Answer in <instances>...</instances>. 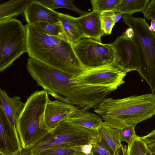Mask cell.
Instances as JSON below:
<instances>
[{
    "mask_svg": "<svg viewBox=\"0 0 155 155\" xmlns=\"http://www.w3.org/2000/svg\"><path fill=\"white\" fill-rule=\"evenodd\" d=\"M150 2L149 0H120L113 12L124 15L142 12Z\"/></svg>",
    "mask_w": 155,
    "mask_h": 155,
    "instance_id": "obj_18",
    "label": "cell"
},
{
    "mask_svg": "<svg viewBox=\"0 0 155 155\" xmlns=\"http://www.w3.org/2000/svg\"><path fill=\"white\" fill-rule=\"evenodd\" d=\"M22 149L16 126L9 120L0 105V152L17 155Z\"/></svg>",
    "mask_w": 155,
    "mask_h": 155,
    "instance_id": "obj_10",
    "label": "cell"
},
{
    "mask_svg": "<svg viewBox=\"0 0 155 155\" xmlns=\"http://www.w3.org/2000/svg\"><path fill=\"white\" fill-rule=\"evenodd\" d=\"M0 106L11 122L16 126L17 121L19 115L23 109L25 103L21 100V97L15 96L9 97L6 91L0 90Z\"/></svg>",
    "mask_w": 155,
    "mask_h": 155,
    "instance_id": "obj_14",
    "label": "cell"
},
{
    "mask_svg": "<svg viewBox=\"0 0 155 155\" xmlns=\"http://www.w3.org/2000/svg\"><path fill=\"white\" fill-rule=\"evenodd\" d=\"M49 99L48 94L44 90L36 91L27 97L16 123L22 149L32 145L50 131L44 118Z\"/></svg>",
    "mask_w": 155,
    "mask_h": 155,
    "instance_id": "obj_3",
    "label": "cell"
},
{
    "mask_svg": "<svg viewBox=\"0 0 155 155\" xmlns=\"http://www.w3.org/2000/svg\"><path fill=\"white\" fill-rule=\"evenodd\" d=\"M31 25L48 35L58 37L69 42L61 23L54 24L48 22H38Z\"/></svg>",
    "mask_w": 155,
    "mask_h": 155,
    "instance_id": "obj_20",
    "label": "cell"
},
{
    "mask_svg": "<svg viewBox=\"0 0 155 155\" xmlns=\"http://www.w3.org/2000/svg\"><path fill=\"white\" fill-rule=\"evenodd\" d=\"M147 155H155V154L149 150L147 152Z\"/></svg>",
    "mask_w": 155,
    "mask_h": 155,
    "instance_id": "obj_35",
    "label": "cell"
},
{
    "mask_svg": "<svg viewBox=\"0 0 155 155\" xmlns=\"http://www.w3.org/2000/svg\"><path fill=\"white\" fill-rule=\"evenodd\" d=\"M27 53L30 58L61 71L75 78L86 69L68 41L49 36L32 25H25Z\"/></svg>",
    "mask_w": 155,
    "mask_h": 155,
    "instance_id": "obj_1",
    "label": "cell"
},
{
    "mask_svg": "<svg viewBox=\"0 0 155 155\" xmlns=\"http://www.w3.org/2000/svg\"><path fill=\"white\" fill-rule=\"evenodd\" d=\"M92 155H114L111 149L101 137L98 136L93 144Z\"/></svg>",
    "mask_w": 155,
    "mask_h": 155,
    "instance_id": "obj_25",
    "label": "cell"
},
{
    "mask_svg": "<svg viewBox=\"0 0 155 155\" xmlns=\"http://www.w3.org/2000/svg\"><path fill=\"white\" fill-rule=\"evenodd\" d=\"M77 107L58 100L49 99L46 106L44 118L48 129L50 131L59 124L67 120L78 110Z\"/></svg>",
    "mask_w": 155,
    "mask_h": 155,
    "instance_id": "obj_12",
    "label": "cell"
},
{
    "mask_svg": "<svg viewBox=\"0 0 155 155\" xmlns=\"http://www.w3.org/2000/svg\"><path fill=\"white\" fill-rule=\"evenodd\" d=\"M142 13L145 19L155 20V0H151Z\"/></svg>",
    "mask_w": 155,
    "mask_h": 155,
    "instance_id": "obj_27",
    "label": "cell"
},
{
    "mask_svg": "<svg viewBox=\"0 0 155 155\" xmlns=\"http://www.w3.org/2000/svg\"><path fill=\"white\" fill-rule=\"evenodd\" d=\"M97 130L87 129L66 120L17 155H34L46 149L59 146L73 147L93 144Z\"/></svg>",
    "mask_w": 155,
    "mask_h": 155,
    "instance_id": "obj_4",
    "label": "cell"
},
{
    "mask_svg": "<svg viewBox=\"0 0 155 155\" xmlns=\"http://www.w3.org/2000/svg\"><path fill=\"white\" fill-rule=\"evenodd\" d=\"M122 16V14L120 13H117L116 14H115L114 18L115 24L118 21L121 19Z\"/></svg>",
    "mask_w": 155,
    "mask_h": 155,
    "instance_id": "obj_31",
    "label": "cell"
},
{
    "mask_svg": "<svg viewBox=\"0 0 155 155\" xmlns=\"http://www.w3.org/2000/svg\"><path fill=\"white\" fill-rule=\"evenodd\" d=\"M127 147L126 146L124 145L120 152L116 155H127Z\"/></svg>",
    "mask_w": 155,
    "mask_h": 155,
    "instance_id": "obj_33",
    "label": "cell"
},
{
    "mask_svg": "<svg viewBox=\"0 0 155 155\" xmlns=\"http://www.w3.org/2000/svg\"><path fill=\"white\" fill-rule=\"evenodd\" d=\"M115 13L112 11L102 12L100 15L101 29L105 34L110 35L115 24L114 18Z\"/></svg>",
    "mask_w": 155,
    "mask_h": 155,
    "instance_id": "obj_24",
    "label": "cell"
},
{
    "mask_svg": "<svg viewBox=\"0 0 155 155\" xmlns=\"http://www.w3.org/2000/svg\"><path fill=\"white\" fill-rule=\"evenodd\" d=\"M94 111L105 123L118 130L128 126L135 127L155 114V94L106 98L94 108Z\"/></svg>",
    "mask_w": 155,
    "mask_h": 155,
    "instance_id": "obj_2",
    "label": "cell"
},
{
    "mask_svg": "<svg viewBox=\"0 0 155 155\" xmlns=\"http://www.w3.org/2000/svg\"><path fill=\"white\" fill-rule=\"evenodd\" d=\"M126 74L114 61L105 65L88 68L76 78L75 81L85 84L110 87L115 90L124 84Z\"/></svg>",
    "mask_w": 155,
    "mask_h": 155,
    "instance_id": "obj_8",
    "label": "cell"
},
{
    "mask_svg": "<svg viewBox=\"0 0 155 155\" xmlns=\"http://www.w3.org/2000/svg\"><path fill=\"white\" fill-rule=\"evenodd\" d=\"M98 135L102 138L110 147L115 155L120 152L124 145L122 143L119 130L104 122L97 130Z\"/></svg>",
    "mask_w": 155,
    "mask_h": 155,
    "instance_id": "obj_16",
    "label": "cell"
},
{
    "mask_svg": "<svg viewBox=\"0 0 155 155\" xmlns=\"http://www.w3.org/2000/svg\"><path fill=\"white\" fill-rule=\"evenodd\" d=\"M123 21L134 33L132 41L137 51L140 66L137 71L149 84L152 93L155 92V33L149 28L144 18L124 15Z\"/></svg>",
    "mask_w": 155,
    "mask_h": 155,
    "instance_id": "obj_5",
    "label": "cell"
},
{
    "mask_svg": "<svg viewBox=\"0 0 155 155\" xmlns=\"http://www.w3.org/2000/svg\"><path fill=\"white\" fill-rule=\"evenodd\" d=\"M0 155H5L3 153L0 152Z\"/></svg>",
    "mask_w": 155,
    "mask_h": 155,
    "instance_id": "obj_36",
    "label": "cell"
},
{
    "mask_svg": "<svg viewBox=\"0 0 155 155\" xmlns=\"http://www.w3.org/2000/svg\"><path fill=\"white\" fill-rule=\"evenodd\" d=\"M135 128L132 126H127L120 130L121 140L129 144L137 135L135 131Z\"/></svg>",
    "mask_w": 155,
    "mask_h": 155,
    "instance_id": "obj_26",
    "label": "cell"
},
{
    "mask_svg": "<svg viewBox=\"0 0 155 155\" xmlns=\"http://www.w3.org/2000/svg\"><path fill=\"white\" fill-rule=\"evenodd\" d=\"M120 0H91L93 11L102 13L114 10Z\"/></svg>",
    "mask_w": 155,
    "mask_h": 155,
    "instance_id": "obj_23",
    "label": "cell"
},
{
    "mask_svg": "<svg viewBox=\"0 0 155 155\" xmlns=\"http://www.w3.org/2000/svg\"><path fill=\"white\" fill-rule=\"evenodd\" d=\"M101 13L92 11L78 17L68 15L71 21L84 37L101 42L104 34L101 29L100 21Z\"/></svg>",
    "mask_w": 155,
    "mask_h": 155,
    "instance_id": "obj_11",
    "label": "cell"
},
{
    "mask_svg": "<svg viewBox=\"0 0 155 155\" xmlns=\"http://www.w3.org/2000/svg\"><path fill=\"white\" fill-rule=\"evenodd\" d=\"M59 13L48 8L38 0H33L24 13L27 24L30 25L38 22L60 24Z\"/></svg>",
    "mask_w": 155,
    "mask_h": 155,
    "instance_id": "obj_13",
    "label": "cell"
},
{
    "mask_svg": "<svg viewBox=\"0 0 155 155\" xmlns=\"http://www.w3.org/2000/svg\"><path fill=\"white\" fill-rule=\"evenodd\" d=\"M87 155L85 154H80V155ZM90 155H92V154Z\"/></svg>",
    "mask_w": 155,
    "mask_h": 155,
    "instance_id": "obj_37",
    "label": "cell"
},
{
    "mask_svg": "<svg viewBox=\"0 0 155 155\" xmlns=\"http://www.w3.org/2000/svg\"><path fill=\"white\" fill-rule=\"evenodd\" d=\"M77 57L85 68L102 66L112 62L114 51L111 44L84 37L71 44Z\"/></svg>",
    "mask_w": 155,
    "mask_h": 155,
    "instance_id": "obj_7",
    "label": "cell"
},
{
    "mask_svg": "<svg viewBox=\"0 0 155 155\" xmlns=\"http://www.w3.org/2000/svg\"><path fill=\"white\" fill-rule=\"evenodd\" d=\"M151 25L150 26L149 28L151 31L155 32V20L151 19Z\"/></svg>",
    "mask_w": 155,
    "mask_h": 155,
    "instance_id": "obj_32",
    "label": "cell"
},
{
    "mask_svg": "<svg viewBox=\"0 0 155 155\" xmlns=\"http://www.w3.org/2000/svg\"><path fill=\"white\" fill-rule=\"evenodd\" d=\"M33 0H11L0 5V23L24 13Z\"/></svg>",
    "mask_w": 155,
    "mask_h": 155,
    "instance_id": "obj_17",
    "label": "cell"
},
{
    "mask_svg": "<svg viewBox=\"0 0 155 155\" xmlns=\"http://www.w3.org/2000/svg\"><path fill=\"white\" fill-rule=\"evenodd\" d=\"M143 140L148 145L155 143V130L148 134L141 137Z\"/></svg>",
    "mask_w": 155,
    "mask_h": 155,
    "instance_id": "obj_28",
    "label": "cell"
},
{
    "mask_svg": "<svg viewBox=\"0 0 155 155\" xmlns=\"http://www.w3.org/2000/svg\"><path fill=\"white\" fill-rule=\"evenodd\" d=\"M111 44L114 54L113 61L117 67L126 73L138 70L140 59L132 41L121 35Z\"/></svg>",
    "mask_w": 155,
    "mask_h": 155,
    "instance_id": "obj_9",
    "label": "cell"
},
{
    "mask_svg": "<svg viewBox=\"0 0 155 155\" xmlns=\"http://www.w3.org/2000/svg\"><path fill=\"white\" fill-rule=\"evenodd\" d=\"M60 21L69 42L73 44L84 38V35L71 21L68 15L59 13Z\"/></svg>",
    "mask_w": 155,
    "mask_h": 155,
    "instance_id": "obj_19",
    "label": "cell"
},
{
    "mask_svg": "<svg viewBox=\"0 0 155 155\" xmlns=\"http://www.w3.org/2000/svg\"><path fill=\"white\" fill-rule=\"evenodd\" d=\"M92 147L93 144H89L77 147L84 154L90 155L91 154Z\"/></svg>",
    "mask_w": 155,
    "mask_h": 155,
    "instance_id": "obj_29",
    "label": "cell"
},
{
    "mask_svg": "<svg viewBox=\"0 0 155 155\" xmlns=\"http://www.w3.org/2000/svg\"><path fill=\"white\" fill-rule=\"evenodd\" d=\"M43 5L48 8L54 10L59 8H65L74 11L80 16L88 12L81 10L76 7L73 3V0H38Z\"/></svg>",
    "mask_w": 155,
    "mask_h": 155,
    "instance_id": "obj_21",
    "label": "cell"
},
{
    "mask_svg": "<svg viewBox=\"0 0 155 155\" xmlns=\"http://www.w3.org/2000/svg\"><path fill=\"white\" fill-rule=\"evenodd\" d=\"M147 147L149 150L155 154V143L148 145Z\"/></svg>",
    "mask_w": 155,
    "mask_h": 155,
    "instance_id": "obj_34",
    "label": "cell"
},
{
    "mask_svg": "<svg viewBox=\"0 0 155 155\" xmlns=\"http://www.w3.org/2000/svg\"><path fill=\"white\" fill-rule=\"evenodd\" d=\"M28 50L25 25L13 18L0 23V71H4Z\"/></svg>",
    "mask_w": 155,
    "mask_h": 155,
    "instance_id": "obj_6",
    "label": "cell"
},
{
    "mask_svg": "<svg viewBox=\"0 0 155 155\" xmlns=\"http://www.w3.org/2000/svg\"><path fill=\"white\" fill-rule=\"evenodd\" d=\"M67 120L81 127L96 130L104 122L101 117L97 114L80 109Z\"/></svg>",
    "mask_w": 155,
    "mask_h": 155,
    "instance_id": "obj_15",
    "label": "cell"
},
{
    "mask_svg": "<svg viewBox=\"0 0 155 155\" xmlns=\"http://www.w3.org/2000/svg\"><path fill=\"white\" fill-rule=\"evenodd\" d=\"M121 35L126 39L132 41L134 37V33L132 29L129 28L127 29Z\"/></svg>",
    "mask_w": 155,
    "mask_h": 155,
    "instance_id": "obj_30",
    "label": "cell"
},
{
    "mask_svg": "<svg viewBox=\"0 0 155 155\" xmlns=\"http://www.w3.org/2000/svg\"><path fill=\"white\" fill-rule=\"evenodd\" d=\"M149 151L147 145L141 137L137 136L128 144L127 155H147Z\"/></svg>",
    "mask_w": 155,
    "mask_h": 155,
    "instance_id": "obj_22",
    "label": "cell"
}]
</instances>
